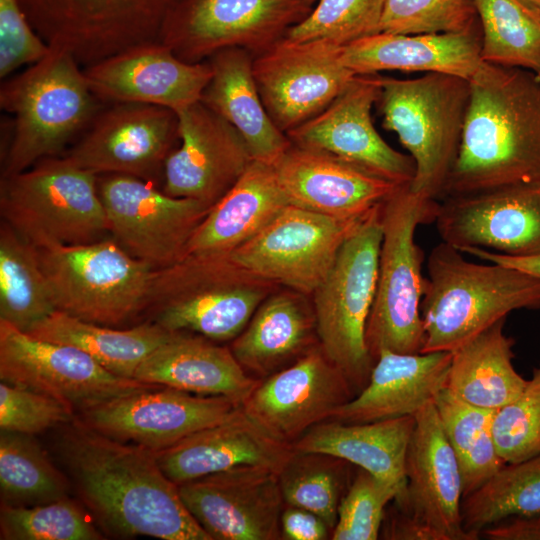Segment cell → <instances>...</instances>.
<instances>
[{
  "instance_id": "1",
  "label": "cell",
  "mask_w": 540,
  "mask_h": 540,
  "mask_svg": "<svg viewBox=\"0 0 540 540\" xmlns=\"http://www.w3.org/2000/svg\"><path fill=\"white\" fill-rule=\"evenodd\" d=\"M57 451L77 493L114 536L211 540L184 505L155 451L106 436L76 418Z\"/></svg>"
},
{
  "instance_id": "2",
  "label": "cell",
  "mask_w": 540,
  "mask_h": 540,
  "mask_svg": "<svg viewBox=\"0 0 540 540\" xmlns=\"http://www.w3.org/2000/svg\"><path fill=\"white\" fill-rule=\"evenodd\" d=\"M469 82L459 152L440 200L540 178V77L483 62Z\"/></svg>"
},
{
  "instance_id": "3",
  "label": "cell",
  "mask_w": 540,
  "mask_h": 540,
  "mask_svg": "<svg viewBox=\"0 0 540 540\" xmlns=\"http://www.w3.org/2000/svg\"><path fill=\"white\" fill-rule=\"evenodd\" d=\"M519 309H540L539 278L498 263L471 262L441 241L427 258L421 353L452 352Z\"/></svg>"
},
{
  "instance_id": "4",
  "label": "cell",
  "mask_w": 540,
  "mask_h": 540,
  "mask_svg": "<svg viewBox=\"0 0 540 540\" xmlns=\"http://www.w3.org/2000/svg\"><path fill=\"white\" fill-rule=\"evenodd\" d=\"M105 104L91 90L83 67L62 49L52 48L39 62L4 79L0 106L13 119L2 177L59 154Z\"/></svg>"
},
{
  "instance_id": "5",
  "label": "cell",
  "mask_w": 540,
  "mask_h": 540,
  "mask_svg": "<svg viewBox=\"0 0 540 540\" xmlns=\"http://www.w3.org/2000/svg\"><path fill=\"white\" fill-rule=\"evenodd\" d=\"M276 284L242 268L228 255H186L154 269L144 314L169 331L215 342L235 339Z\"/></svg>"
},
{
  "instance_id": "6",
  "label": "cell",
  "mask_w": 540,
  "mask_h": 540,
  "mask_svg": "<svg viewBox=\"0 0 540 540\" xmlns=\"http://www.w3.org/2000/svg\"><path fill=\"white\" fill-rule=\"evenodd\" d=\"M438 207V200L414 193L410 184L401 185L381 204L377 284L366 327V343L374 361L383 350L421 353L424 252L415 234L418 226L435 222Z\"/></svg>"
},
{
  "instance_id": "7",
  "label": "cell",
  "mask_w": 540,
  "mask_h": 540,
  "mask_svg": "<svg viewBox=\"0 0 540 540\" xmlns=\"http://www.w3.org/2000/svg\"><path fill=\"white\" fill-rule=\"evenodd\" d=\"M470 98L467 79L427 73L415 79L380 75L382 125L397 134L415 163L410 189L440 200L456 161Z\"/></svg>"
},
{
  "instance_id": "8",
  "label": "cell",
  "mask_w": 540,
  "mask_h": 540,
  "mask_svg": "<svg viewBox=\"0 0 540 540\" xmlns=\"http://www.w3.org/2000/svg\"><path fill=\"white\" fill-rule=\"evenodd\" d=\"M3 221L37 248L88 244L109 233L98 175L66 157H48L3 176Z\"/></svg>"
},
{
  "instance_id": "9",
  "label": "cell",
  "mask_w": 540,
  "mask_h": 540,
  "mask_svg": "<svg viewBox=\"0 0 540 540\" xmlns=\"http://www.w3.org/2000/svg\"><path fill=\"white\" fill-rule=\"evenodd\" d=\"M381 204L344 241L326 278L312 294L319 346L357 394L368 383L375 362L366 343V327L377 284Z\"/></svg>"
},
{
  "instance_id": "10",
  "label": "cell",
  "mask_w": 540,
  "mask_h": 540,
  "mask_svg": "<svg viewBox=\"0 0 540 540\" xmlns=\"http://www.w3.org/2000/svg\"><path fill=\"white\" fill-rule=\"evenodd\" d=\"M37 249L57 311L110 327L144 312L154 269L113 238Z\"/></svg>"
},
{
  "instance_id": "11",
  "label": "cell",
  "mask_w": 540,
  "mask_h": 540,
  "mask_svg": "<svg viewBox=\"0 0 540 540\" xmlns=\"http://www.w3.org/2000/svg\"><path fill=\"white\" fill-rule=\"evenodd\" d=\"M404 462L406 497L385 514L380 536L391 540H476L462 527V477L434 401L415 415Z\"/></svg>"
},
{
  "instance_id": "12",
  "label": "cell",
  "mask_w": 540,
  "mask_h": 540,
  "mask_svg": "<svg viewBox=\"0 0 540 540\" xmlns=\"http://www.w3.org/2000/svg\"><path fill=\"white\" fill-rule=\"evenodd\" d=\"M179 0H19L52 48L86 67L130 47L159 41Z\"/></svg>"
},
{
  "instance_id": "13",
  "label": "cell",
  "mask_w": 540,
  "mask_h": 540,
  "mask_svg": "<svg viewBox=\"0 0 540 540\" xmlns=\"http://www.w3.org/2000/svg\"><path fill=\"white\" fill-rule=\"evenodd\" d=\"M312 8L305 0H179L159 41L190 63L227 48L255 56L281 40Z\"/></svg>"
},
{
  "instance_id": "14",
  "label": "cell",
  "mask_w": 540,
  "mask_h": 540,
  "mask_svg": "<svg viewBox=\"0 0 540 540\" xmlns=\"http://www.w3.org/2000/svg\"><path fill=\"white\" fill-rule=\"evenodd\" d=\"M0 379L55 398L76 416L120 396L162 386L118 376L76 347L36 338L3 320Z\"/></svg>"
},
{
  "instance_id": "15",
  "label": "cell",
  "mask_w": 540,
  "mask_h": 540,
  "mask_svg": "<svg viewBox=\"0 0 540 540\" xmlns=\"http://www.w3.org/2000/svg\"><path fill=\"white\" fill-rule=\"evenodd\" d=\"M98 190L112 238L153 269L186 256L190 238L212 207L170 196L153 183L126 174L98 175Z\"/></svg>"
},
{
  "instance_id": "16",
  "label": "cell",
  "mask_w": 540,
  "mask_h": 540,
  "mask_svg": "<svg viewBox=\"0 0 540 540\" xmlns=\"http://www.w3.org/2000/svg\"><path fill=\"white\" fill-rule=\"evenodd\" d=\"M364 217L338 219L288 205L228 256L258 277L312 295Z\"/></svg>"
},
{
  "instance_id": "17",
  "label": "cell",
  "mask_w": 540,
  "mask_h": 540,
  "mask_svg": "<svg viewBox=\"0 0 540 540\" xmlns=\"http://www.w3.org/2000/svg\"><path fill=\"white\" fill-rule=\"evenodd\" d=\"M342 46L286 37L253 57L252 72L267 113L285 134L327 108L355 74L342 63Z\"/></svg>"
},
{
  "instance_id": "18",
  "label": "cell",
  "mask_w": 540,
  "mask_h": 540,
  "mask_svg": "<svg viewBox=\"0 0 540 540\" xmlns=\"http://www.w3.org/2000/svg\"><path fill=\"white\" fill-rule=\"evenodd\" d=\"M178 137L175 111L141 103H106L66 154L97 175L126 174L162 180L164 163Z\"/></svg>"
},
{
  "instance_id": "19",
  "label": "cell",
  "mask_w": 540,
  "mask_h": 540,
  "mask_svg": "<svg viewBox=\"0 0 540 540\" xmlns=\"http://www.w3.org/2000/svg\"><path fill=\"white\" fill-rule=\"evenodd\" d=\"M435 225L441 241L510 256L540 254V178L445 197Z\"/></svg>"
},
{
  "instance_id": "20",
  "label": "cell",
  "mask_w": 540,
  "mask_h": 540,
  "mask_svg": "<svg viewBox=\"0 0 540 540\" xmlns=\"http://www.w3.org/2000/svg\"><path fill=\"white\" fill-rule=\"evenodd\" d=\"M240 406L223 396L160 386L120 396L78 418L106 436L159 451L226 420Z\"/></svg>"
},
{
  "instance_id": "21",
  "label": "cell",
  "mask_w": 540,
  "mask_h": 540,
  "mask_svg": "<svg viewBox=\"0 0 540 540\" xmlns=\"http://www.w3.org/2000/svg\"><path fill=\"white\" fill-rule=\"evenodd\" d=\"M278 472L256 466L178 485L180 497L211 540H281L285 507Z\"/></svg>"
},
{
  "instance_id": "22",
  "label": "cell",
  "mask_w": 540,
  "mask_h": 540,
  "mask_svg": "<svg viewBox=\"0 0 540 540\" xmlns=\"http://www.w3.org/2000/svg\"><path fill=\"white\" fill-rule=\"evenodd\" d=\"M356 394L346 375L317 344L290 365L261 379L241 406L272 435L293 444Z\"/></svg>"
},
{
  "instance_id": "23",
  "label": "cell",
  "mask_w": 540,
  "mask_h": 540,
  "mask_svg": "<svg viewBox=\"0 0 540 540\" xmlns=\"http://www.w3.org/2000/svg\"><path fill=\"white\" fill-rule=\"evenodd\" d=\"M180 145L168 155L162 190L213 206L253 160L239 132L201 101L175 112Z\"/></svg>"
},
{
  "instance_id": "24",
  "label": "cell",
  "mask_w": 540,
  "mask_h": 540,
  "mask_svg": "<svg viewBox=\"0 0 540 540\" xmlns=\"http://www.w3.org/2000/svg\"><path fill=\"white\" fill-rule=\"evenodd\" d=\"M380 94V74L355 75L322 112L286 133L291 143L324 151L398 184H410L415 163L379 135L371 110Z\"/></svg>"
},
{
  "instance_id": "25",
  "label": "cell",
  "mask_w": 540,
  "mask_h": 540,
  "mask_svg": "<svg viewBox=\"0 0 540 540\" xmlns=\"http://www.w3.org/2000/svg\"><path fill=\"white\" fill-rule=\"evenodd\" d=\"M104 103H141L178 111L202 98L213 70L208 60H181L160 41L130 47L83 67Z\"/></svg>"
},
{
  "instance_id": "26",
  "label": "cell",
  "mask_w": 540,
  "mask_h": 540,
  "mask_svg": "<svg viewBox=\"0 0 540 540\" xmlns=\"http://www.w3.org/2000/svg\"><path fill=\"white\" fill-rule=\"evenodd\" d=\"M273 166L290 205L338 219L366 215L402 185L330 153L293 143Z\"/></svg>"
},
{
  "instance_id": "27",
  "label": "cell",
  "mask_w": 540,
  "mask_h": 540,
  "mask_svg": "<svg viewBox=\"0 0 540 540\" xmlns=\"http://www.w3.org/2000/svg\"><path fill=\"white\" fill-rule=\"evenodd\" d=\"M240 406L229 418L155 451L164 474L179 485L209 474L256 466L280 472L294 453Z\"/></svg>"
},
{
  "instance_id": "28",
  "label": "cell",
  "mask_w": 540,
  "mask_h": 540,
  "mask_svg": "<svg viewBox=\"0 0 540 540\" xmlns=\"http://www.w3.org/2000/svg\"><path fill=\"white\" fill-rule=\"evenodd\" d=\"M452 352L405 354L383 350L368 383L328 420L369 423L413 416L445 388Z\"/></svg>"
},
{
  "instance_id": "29",
  "label": "cell",
  "mask_w": 540,
  "mask_h": 540,
  "mask_svg": "<svg viewBox=\"0 0 540 540\" xmlns=\"http://www.w3.org/2000/svg\"><path fill=\"white\" fill-rule=\"evenodd\" d=\"M481 46L480 26L459 33L380 32L342 46L341 60L355 75L427 72L470 80L483 63Z\"/></svg>"
},
{
  "instance_id": "30",
  "label": "cell",
  "mask_w": 540,
  "mask_h": 540,
  "mask_svg": "<svg viewBox=\"0 0 540 540\" xmlns=\"http://www.w3.org/2000/svg\"><path fill=\"white\" fill-rule=\"evenodd\" d=\"M134 379L189 393L223 396L242 405L261 379L249 375L230 348L173 331L137 367Z\"/></svg>"
},
{
  "instance_id": "31",
  "label": "cell",
  "mask_w": 540,
  "mask_h": 540,
  "mask_svg": "<svg viewBox=\"0 0 540 540\" xmlns=\"http://www.w3.org/2000/svg\"><path fill=\"white\" fill-rule=\"evenodd\" d=\"M288 205L274 166L252 160L198 225L189 240L186 255H229Z\"/></svg>"
},
{
  "instance_id": "32",
  "label": "cell",
  "mask_w": 540,
  "mask_h": 540,
  "mask_svg": "<svg viewBox=\"0 0 540 540\" xmlns=\"http://www.w3.org/2000/svg\"><path fill=\"white\" fill-rule=\"evenodd\" d=\"M253 57L245 49L227 48L207 59L213 74L200 101L239 132L253 160L274 165L291 141L265 109L252 72Z\"/></svg>"
},
{
  "instance_id": "33",
  "label": "cell",
  "mask_w": 540,
  "mask_h": 540,
  "mask_svg": "<svg viewBox=\"0 0 540 540\" xmlns=\"http://www.w3.org/2000/svg\"><path fill=\"white\" fill-rule=\"evenodd\" d=\"M414 426V415L369 423L326 420L292 445L296 451L338 457L391 483L398 491L395 507L400 508L406 497L404 462Z\"/></svg>"
},
{
  "instance_id": "34",
  "label": "cell",
  "mask_w": 540,
  "mask_h": 540,
  "mask_svg": "<svg viewBox=\"0 0 540 540\" xmlns=\"http://www.w3.org/2000/svg\"><path fill=\"white\" fill-rule=\"evenodd\" d=\"M300 295L274 291L232 340L234 357L252 377L264 379L319 344L313 308Z\"/></svg>"
},
{
  "instance_id": "35",
  "label": "cell",
  "mask_w": 540,
  "mask_h": 540,
  "mask_svg": "<svg viewBox=\"0 0 540 540\" xmlns=\"http://www.w3.org/2000/svg\"><path fill=\"white\" fill-rule=\"evenodd\" d=\"M505 320L452 351L445 388L474 406L498 410L527 385L514 368L515 341L504 332Z\"/></svg>"
},
{
  "instance_id": "36",
  "label": "cell",
  "mask_w": 540,
  "mask_h": 540,
  "mask_svg": "<svg viewBox=\"0 0 540 540\" xmlns=\"http://www.w3.org/2000/svg\"><path fill=\"white\" fill-rule=\"evenodd\" d=\"M172 332L148 320L127 329H116L56 310L26 333L76 347L108 371L134 379L139 364Z\"/></svg>"
},
{
  "instance_id": "37",
  "label": "cell",
  "mask_w": 540,
  "mask_h": 540,
  "mask_svg": "<svg viewBox=\"0 0 540 540\" xmlns=\"http://www.w3.org/2000/svg\"><path fill=\"white\" fill-rule=\"evenodd\" d=\"M56 311L38 249L8 223L0 227V320L23 332Z\"/></svg>"
},
{
  "instance_id": "38",
  "label": "cell",
  "mask_w": 540,
  "mask_h": 540,
  "mask_svg": "<svg viewBox=\"0 0 540 540\" xmlns=\"http://www.w3.org/2000/svg\"><path fill=\"white\" fill-rule=\"evenodd\" d=\"M434 405L460 467L464 498L506 464L492 432L496 410L467 403L446 388L438 392Z\"/></svg>"
},
{
  "instance_id": "39",
  "label": "cell",
  "mask_w": 540,
  "mask_h": 540,
  "mask_svg": "<svg viewBox=\"0 0 540 540\" xmlns=\"http://www.w3.org/2000/svg\"><path fill=\"white\" fill-rule=\"evenodd\" d=\"M539 512L540 453L506 463L461 503L462 527L477 538L483 529L508 517Z\"/></svg>"
},
{
  "instance_id": "40",
  "label": "cell",
  "mask_w": 540,
  "mask_h": 540,
  "mask_svg": "<svg viewBox=\"0 0 540 540\" xmlns=\"http://www.w3.org/2000/svg\"><path fill=\"white\" fill-rule=\"evenodd\" d=\"M70 483L33 435L1 431V503L31 506L68 497Z\"/></svg>"
},
{
  "instance_id": "41",
  "label": "cell",
  "mask_w": 540,
  "mask_h": 540,
  "mask_svg": "<svg viewBox=\"0 0 540 540\" xmlns=\"http://www.w3.org/2000/svg\"><path fill=\"white\" fill-rule=\"evenodd\" d=\"M482 34L481 58L540 77V19L519 0H474Z\"/></svg>"
},
{
  "instance_id": "42",
  "label": "cell",
  "mask_w": 540,
  "mask_h": 540,
  "mask_svg": "<svg viewBox=\"0 0 540 540\" xmlns=\"http://www.w3.org/2000/svg\"><path fill=\"white\" fill-rule=\"evenodd\" d=\"M353 467L328 454L295 450L278 474L285 505L317 514L333 531L339 505L356 473Z\"/></svg>"
},
{
  "instance_id": "43",
  "label": "cell",
  "mask_w": 540,
  "mask_h": 540,
  "mask_svg": "<svg viewBox=\"0 0 540 540\" xmlns=\"http://www.w3.org/2000/svg\"><path fill=\"white\" fill-rule=\"evenodd\" d=\"M2 540H98L101 534L68 497L31 506L1 503Z\"/></svg>"
},
{
  "instance_id": "44",
  "label": "cell",
  "mask_w": 540,
  "mask_h": 540,
  "mask_svg": "<svg viewBox=\"0 0 540 540\" xmlns=\"http://www.w3.org/2000/svg\"><path fill=\"white\" fill-rule=\"evenodd\" d=\"M386 0H318L309 15L284 37L327 40L340 46L381 32Z\"/></svg>"
},
{
  "instance_id": "45",
  "label": "cell",
  "mask_w": 540,
  "mask_h": 540,
  "mask_svg": "<svg viewBox=\"0 0 540 540\" xmlns=\"http://www.w3.org/2000/svg\"><path fill=\"white\" fill-rule=\"evenodd\" d=\"M474 0H386L381 32L459 33L479 27Z\"/></svg>"
},
{
  "instance_id": "46",
  "label": "cell",
  "mask_w": 540,
  "mask_h": 540,
  "mask_svg": "<svg viewBox=\"0 0 540 540\" xmlns=\"http://www.w3.org/2000/svg\"><path fill=\"white\" fill-rule=\"evenodd\" d=\"M398 497L391 483L358 468L338 509L333 540H376L386 507Z\"/></svg>"
},
{
  "instance_id": "47",
  "label": "cell",
  "mask_w": 540,
  "mask_h": 540,
  "mask_svg": "<svg viewBox=\"0 0 540 540\" xmlns=\"http://www.w3.org/2000/svg\"><path fill=\"white\" fill-rule=\"evenodd\" d=\"M492 432L505 463H516L540 453V365L524 390L495 411Z\"/></svg>"
},
{
  "instance_id": "48",
  "label": "cell",
  "mask_w": 540,
  "mask_h": 540,
  "mask_svg": "<svg viewBox=\"0 0 540 540\" xmlns=\"http://www.w3.org/2000/svg\"><path fill=\"white\" fill-rule=\"evenodd\" d=\"M76 414L60 401L27 388L0 383L1 431L34 435L66 425Z\"/></svg>"
},
{
  "instance_id": "49",
  "label": "cell",
  "mask_w": 540,
  "mask_h": 540,
  "mask_svg": "<svg viewBox=\"0 0 540 540\" xmlns=\"http://www.w3.org/2000/svg\"><path fill=\"white\" fill-rule=\"evenodd\" d=\"M52 48L37 33L19 0H0V78L45 58Z\"/></svg>"
},
{
  "instance_id": "50",
  "label": "cell",
  "mask_w": 540,
  "mask_h": 540,
  "mask_svg": "<svg viewBox=\"0 0 540 540\" xmlns=\"http://www.w3.org/2000/svg\"><path fill=\"white\" fill-rule=\"evenodd\" d=\"M281 540H327L332 529L317 514L296 506L285 505L280 518Z\"/></svg>"
},
{
  "instance_id": "51",
  "label": "cell",
  "mask_w": 540,
  "mask_h": 540,
  "mask_svg": "<svg viewBox=\"0 0 540 540\" xmlns=\"http://www.w3.org/2000/svg\"><path fill=\"white\" fill-rule=\"evenodd\" d=\"M481 533L489 540H540V512L508 517Z\"/></svg>"
},
{
  "instance_id": "52",
  "label": "cell",
  "mask_w": 540,
  "mask_h": 540,
  "mask_svg": "<svg viewBox=\"0 0 540 540\" xmlns=\"http://www.w3.org/2000/svg\"><path fill=\"white\" fill-rule=\"evenodd\" d=\"M460 251L478 257L486 262L516 268L540 279V254L533 256H510L480 247H467Z\"/></svg>"
},
{
  "instance_id": "53",
  "label": "cell",
  "mask_w": 540,
  "mask_h": 540,
  "mask_svg": "<svg viewBox=\"0 0 540 540\" xmlns=\"http://www.w3.org/2000/svg\"><path fill=\"white\" fill-rule=\"evenodd\" d=\"M527 9L540 19V0H519Z\"/></svg>"
},
{
  "instance_id": "54",
  "label": "cell",
  "mask_w": 540,
  "mask_h": 540,
  "mask_svg": "<svg viewBox=\"0 0 540 540\" xmlns=\"http://www.w3.org/2000/svg\"><path fill=\"white\" fill-rule=\"evenodd\" d=\"M317 1H318V0H305V2H306L307 4H309L310 6H312V7H313V5H314Z\"/></svg>"
}]
</instances>
